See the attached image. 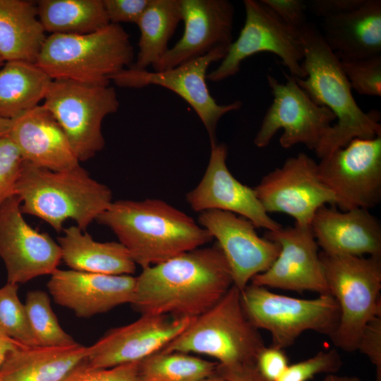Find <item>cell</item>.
I'll use <instances>...</instances> for the list:
<instances>
[{"label":"cell","instance_id":"cell-25","mask_svg":"<svg viewBox=\"0 0 381 381\" xmlns=\"http://www.w3.org/2000/svg\"><path fill=\"white\" fill-rule=\"evenodd\" d=\"M88 346L78 343L69 346H23L11 351L0 366L4 381H61L85 361Z\"/></svg>","mask_w":381,"mask_h":381},{"label":"cell","instance_id":"cell-38","mask_svg":"<svg viewBox=\"0 0 381 381\" xmlns=\"http://www.w3.org/2000/svg\"><path fill=\"white\" fill-rule=\"evenodd\" d=\"M150 0H103L104 6L111 24L137 23Z\"/></svg>","mask_w":381,"mask_h":381},{"label":"cell","instance_id":"cell-18","mask_svg":"<svg viewBox=\"0 0 381 381\" xmlns=\"http://www.w3.org/2000/svg\"><path fill=\"white\" fill-rule=\"evenodd\" d=\"M194 318L142 315L135 322L107 332L88 346L86 364L107 368L140 362L159 352L179 335Z\"/></svg>","mask_w":381,"mask_h":381},{"label":"cell","instance_id":"cell-16","mask_svg":"<svg viewBox=\"0 0 381 381\" xmlns=\"http://www.w3.org/2000/svg\"><path fill=\"white\" fill-rule=\"evenodd\" d=\"M264 237L277 242L280 251L270 267L255 276L251 284L267 289L329 294L318 246L310 226H282L277 231H267Z\"/></svg>","mask_w":381,"mask_h":381},{"label":"cell","instance_id":"cell-2","mask_svg":"<svg viewBox=\"0 0 381 381\" xmlns=\"http://www.w3.org/2000/svg\"><path fill=\"white\" fill-rule=\"evenodd\" d=\"M95 221L114 233L143 269L213 239L191 217L158 199L112 201Z\"/></svg>","mask_w":381,"mask_h":381},{"label":"cell","instance_id":"cell-44","mask_svg":"<svg viewBox=\"0 0 381 381\" xmlns=\"http://www.w3.org/2000/svg\"><path fill=\"white\" fill-rule=\"evenodd\" d=\"M25 346L0 332V366L13 351Z\"/></svg>","mask_w":381,"mask_h":381},{"label":"cell","instance_id":"cell-24","mask_svg":"<svg viewBox=\"0 0 381 381\" xmlns=\"http://www.w3.org/2000/svg\"><path fill=\"white\" fill-rule=\"evenodd\" d=\"M320 33L340 61L381 55V1L322 19Z\"/></svg>","mask_w":381,"mask_h":381},{"label":"cell","instance_id":"cell-21","mask_svg":"<svg viewBox=\"0 0 381 381\" xmlns=\"http://www.w3.org/2000/svg\"><path fill=\"white\" fill-rule=\"evenodd\" d=\"M135 280L132 275L56 269L47 287L56 303L72 310L78 317L90 318L131 303Z\"/></svg>","mask_w":381,"mask_h":381},{"label":"cell","instance_id":"cell-28","mask_svg":"<svg viewBox=\"0 0 381 381\" xmlns=\"http://www.w3.org/2000/svg\"><path fill=\"white\" fill-rule=\"evenodd\" d=\"M52 81L36 64L5 62L0 69V118L13 120L39 105Z\"/></svg>","mask_w":381,"mask_h":381},{"label":"cell","instance_id":"cell-48","mask_svg":"<svg viewBox=\"0 0 381 381\" xmlns=\"http://www.w3.org/2000/svg\"><path fill=\"white\" fill-rule=\"evenodd\" d=\"M4 63H5V61L3 60V59L0 56V67L2 66Z\"/></svg>","mask_w":381,"mask_h":381},{"label":"cell","instance_id":"cell-1","mask_svg":"<svg viewBox=\"0 0 381 381\" xmlns=\"http://www.w3.org/2000/svg\"><path fill=\"white\" fill-rule=\"evenodd\" d=\"M130 303L141 315L195 318L214 306L233 285L218 244L198 248L143 269Z\"/></svg>","mask_w":381,"mask_h":381},{"label":"cell","instance_id":"cell-4","mask_svg":"<svg viewBox=\"0 0 381 381\" xmlns=\"http://www.w3.org/2000/svg\"><path fill=\"white\" fill-rule=\"evenodd\" d=\"M16 195L23 214L37 217L55 231L72 219L83 231L105 210L112 200L106 185L92 179L80 164L53 171L23 161Z\"/></svg>","mask_w":381,"mask_h":381},{"label":"cell","instance_id":"cell-27","mask_svg":"<svg viewBox=\"0 0 381 381\" xmlns=\"http://www.w3.org/2000/svg\"><path fill=\"white\" fill-rule=\"evenodd\" d=\"M47 37L36 4L0 0V56L5 62L35 64Z\"/></svg>","mask_w":381,"mask_h":381},{"label":"cell","instance_id":"cell-45","mask_svg":"<svg viewBox=\"0 0 381 381\" xmlns=\"http://www.w3.org/2000/svg\"><path fill=\"white\" fill-rule=\"evenodd\" d=\"M320 381H362L357 377L339 376L334 374H327V375Z\"/></svg>","mask_w":381,"mask_h":381},{"label":"cell","instance_id":"cell-23","mask_svg":"<svg viewBox=\"0 0 381 381\" xmlns=\"http://www.w3.org/2000/svg\"><path fill=\"white\" fill-rule=\"evenodd\" d=\"M8 135L23 159L37 167L61 171L80 165L66 135L43 104L12 120Z\"/></svg>","mask_w":381,"mask_h":381},{"label":"cell","instance_id":"cell-22","mask_svg":"<svg viewBox=\"0 0 381 381\" xmlns=\"http://www.w3.org/2000/svg\"><path fill=\"white\" fill-rule=\"evenodd\" d=\"M318 246L328 255L381 256V224L369 210L322 206L310 223Z\"/></svg>","mask_w":381,"mask_h":381},{"label":"cell","instance_id":"cell-31","mask_svg":"<svg viewBox=\"0 0 381 381\" xmlns=\"http://www.w3.org/2000/svg\"><path fill=\"white\" fill-rule=\"evenodd\" d=\"M218 363L183 352H157L139 362L146 381H201L217 373Z\"/></svg>","mask_w":381,"mask_h":381},{"label":"cell","instance_id":"cell-39","mask_svg":"<svg viewBox=\"0 0 381 381\" xmlns=\"http://www.w3.org/2000/svg\"><path fill=\"white\" fill-rule=\"evenodd\" d=\"M285 24L300 31L308 23L306 1L303 0H260Z\"/></svg>","mask_w":381,"mask_h":381},{"label":"cell","instance_id":"cell-40","mask_svg":"<svg viewBox=\"0 0 381 381\" xmlns=\"http://www.w3.org/2000/svg\"><path fill=\"white\" fill-rule=\"evenodd\" d=\"M357 350L368 356L376 369L375 381H381V315L373 318L365 327Z\"/></svg>","mask_w":381,"mask_h":381},{"label":"cell","instance_id":"cell-37","mask_svg":"<svg viewBox=\"0 0 381 381\" xmlns=\"http://www.w3.org/2000/svg\"><path fill=\"white\" fill-rule=\"evenodd\" d=\"M86 360V359H85ZM61 381H146L140 374L139 362L97 368L85 361L73 369Z\"/></svg>","mask_w":381,"mask_h":381},{"label":"cell","instance_id":"cell-29","mask_svg":"<svg viewBox=\"0 0 381 381\" xmlns=\"http://www.w3.org/2000/svg\"><path fill=\"white\" fill-rule=\"evenodd\" d=\"M181 20V0H150L136 23L138 52L131 66L146 70L157 64L169 49V42Z\"/></svg>","mask_w":381,"mask_h":381},{"label":"cell","instance_id":"cell-19","mask_svg":"<svg viewBox=\"0 0 381 381\" xmlns=\"http://www.w3.org/2000/svg\"><path fill=\"white\" fill-rule=\"evenodd\" d=\"M211 152L205 174L198 186L186 194L195 212L217 210L243 217L256 228L274 231L282 226L272 219L258 200L253 188L238 181L226 165L225 143H210Z\"/></svg>","mask_w":381,"mask_h":381},{"label":"cell","instance_id":"cell-10","mask_svg":"<svg viewBox=\"0 0 381 381\" xmlns=\"http://www.w3.org/2000/svg\"><path fill=\"white\" fill-rule=\"evenodd\" d=\"M246 20L236 41L229 46L219 66L207 75V80L218 83L236 75L241 63L260 52L277 55L291 75L304 78L301 67L304 46L300 32L285 24L261 1L244 0Z\"/></svg>","mask_w":381,"mask_h":381},{"label":"cell","instance_id":"cell-8","mask_svg":"<svg viewBox=\"0 0 381 381\" xmlns=\"http://www.w3.org/2000/svg\"><path fill=\"white\" fill-rule=\"evenodd\" d=\"M242 308L257 328L268 331L272 346L284 349L306 331H314L330 338L339 324L340 311L330 294L311 299L294 298L272 292L248 284L240 291Z\"/></svg>","mask_w":381,"mask_h":381},{"label":"cell","instance_id":"cell-12","mask_svg":"<svg viewBox=\"0 0 381 381\" xmlns=\"http://www.w3.org/2000/svg\"><path fill=\"white\" fill-rule=\"evenodd\" d=\"M318 169L340 210L375 207L381 201V135L353 139L321 158Z\"/></svg>","mask_w":381,"mask_h":381},{"label":"cell","instance_id":"cell-14","mask_svg":"<svg viewBox=\"0 0 381 381\" xmlns=\"http://www.w3.org/2000/svg\"><path fill=\"white\" fill-rule=\"evenodd\" d=\"M253 189L268 214H286L301 226H310L322 206L336 203L334 194L320 179L318 163L304 152L286 159Z\"/></svg>","mask_w":381,"mask_h":381},{"label":"cell","instance_id":"cell-20","mask_svg":"<svg viewBox=\"0 0 381 381\" xmlns=\"http://www.w3.org/2000/svg\"><path fill=\"white\" fill-rule=\"evenodd\" d=\"M184 30L181 39L152 68H173L233 42L234 8L228 0H181Z\"/></svg>","mask_w":381,"mask_h":381},{"label":"cell","instance_id":"cell-11","mask_svg":"<svg viewBox=\"0 0 381 381\" xmlns=\"http://www.w3.org/2000/svg\"><path fill=\"white\" fill-rule=\"evenodd\" d=\"M284 74L285 83L267 75L274 99L255 136L254 144L258 147L267 146L276 133L283 129L279 138L283 148L303 144L315 151L336 117L329 109L317 104L298 85L295 77Z\"/></svg>","mask_w":381,"mask_h":381},{"label":"cell","instance_id":"cell-35","mask_svg":"<svg viewBox=\"0 0 381 381\" xmlns=\"http://www.w3.org/2000/svg\"><path fill=\"white\" fill-rule=\"evenodd\" d=\"M341 366V360L335 349L319 351L306 360L289 365L277 381H308L319 373L334 374Z\"/></svg>","mask_w":381,"mask_h":381},{"label":"cell","instance_id":"cell-47","mask_svg":"<svg viewBox=\"0 0 381 381\" xmlns=\"http://www.w3.org/2000/svg\"><path fill=\"white\" fill-rule=\"evenodd\" d=\"M201 381H227V380L217 372L216 375Z\"/></svg>","mask_w":381,"mask_h":381},{"label":"cell","instance_id":"cell-32","mask_svg":"<svg viewBox=\"0 0 381 381\" xmlns=\"http://www.w3.org/2000/svg\"><path fill=\"white\" fill-rule=\"evenodd\" d=\"M24 305L37 346L63 347L76 343L60 326L46 292L29 291Z\"/></svg>","mask_w":381,"mask_h":381},{"label":"cell","instance_id":"cell-33","mask_svg":"<svg viewBox=\"0 0 381 381\" xmlns=\"http://www.w3.org/2000/svg\"><path fill=\"white\" fill-rule=\"evenodd\" d=\"M18 285L7 282L0 288V332L28 346H36L25 305L18 296Z\"/></svg>","mask_w":381,"mask_h":381},{"label":"cell","instance_id":"cell-3","mask_svg":"<svg viewBox=\"0 0 381 381\" xmlns=\"http://www.w3.org/2000/svg\"><path fill=\"white\" fill-rule=\"evenodd\" d=\"M299 32L304 46L301 67L306 77L295 78L296 80L317 104L329 109L337 119L315 151L317 156L321 159L354 138L380 135L378 111L366 113L359 107L340 60L327 46L320 30L308 22Z\"/></svg>","mask_w":381,"mask_h":381},{"label":"cell","instance_id":"cell-41","mask_svg":"<svg viewBox=\"0 0 381 381\" xmlns=\"http://www.w3.org/2000/svg\"><path fill=\"white\" fill-rule=\"evenodd\" d=\"M255 365L260 373L267 381H277L289 364L284 350L271 346H265L260 352Z\"/></svg>","mask_w":381,"mask_h":381},{"label":"cell","instance_id":"cell-13","mask_svg":"<svg viewBox=\"0 0 381 381\" xmlns=\"http://www.w3.org/2000/svg\"><path fill=\"white\" fill-rule=\"evenodd\" d=\"M227 51L226 48H218L203 56L162 71H148L129 66L114 75L111 81L121 87L158 85L170 90L193 109L207 131L210 143H217L216 130L220 119L242 107L239 100L218 104L207 87L208 68L212 63L222 60Z\"/></svg>","mask_w":381,"mask_h":381},{"label":"cell","instance_id":"cell-17","mask_svg":"<svg viewBox=\"0 0 381 381\" xmlns=\"http://www.w3.org/2000/svg\"><path fill=\"white\" fill-rule=\"evenodd\" d=\"M198 224L217 240L229 266L233 284L240 291L277 258L280 246L260 237L248 219L232 212L211 210L200 213Z\"/></svg>","mask_w":381,"mask_h":381},{"label":"cell","instance_id":"cell-6","mask_svg":"<svg viewBox=\"0 0 381 381\" xmlns=\"http://www.w3.org/2000/svg\"><path fill=\"white\" fill-rule=\"evenodd\" d=\"M265 346L258 329L243 312L240 290L233 284L214 306L194 318L159 351L202 354L214 358L221 367L233 368L255 365Z\"/></svg>","mask_w":381,"mask_h":381},{"label":"cell","instance_id":"cell-42","mask_svg":"<svg viewBox=\"0 0 381 381\" xmlns=\"http://www.w3.org/2000/svg\"><path fill=\"white\" fill-rule=\"evenodd\" d=\"M365 0H308L307 11L322 19L353 11Z\"/></svg>","mask_w":381,"mask_h":381},{"label":"cell","instance_id":"cell-30","mask_svg":"<svg viewBox=\"0 0 381 381\" xmlns=\"http://www.w3.org/2000/svg\"><path fill=\"white\" fill-rule=\"evenodd\" d=\"M36 6L39 20L50 35L87 34L110 24L103 0H40Z\"/></svg>","mask_w":381,"mask_h":381},{"label":"cell","instance_id":"cell-7","mask_svg":"<svg viewBox=\"0 0 381 381\" xmlns=\"http://www.w3.org/2000/svg\"><path fill=\"white\" fill-rule=\"evenodd\" d=\"M329 291L339 308L331 337L345 351L357 350L367 325L381 315V256L334 255L320 253Z\"/></svg>","mask_w":381,"mask_h":381},{"label":"cell","instance_id":"cell-9","mask_svg":"<svg viewBox=\"0 0 381 381\" xmlns=\"http://www.w3.org/2000/svg\"><path fill=\"white\" fill-rule=\"evenodd\" d=\"M42 104L63 129L80 162L104 148L102 123L118 111L119 101L109 85L52 80Z\"/></svg>","mask_w":381,"mask_h":381},{"label":"cell","instance_id":"cell-46","mask_svg":"<svg viewBox=\"0 0 381 381\" xmlns=\"http://www.w3.org/2000/svg\"><path fill=\"white\" fill-rule=\"evenodd\" d=\"M12 126V120L0 118V137L8 134Z\"/></svg>","mask_w":381,"mask_h":381},{"label":"cell","instance_id":"cell-49","mask_svg":"<svg viewBox=\"0 0 381 381\" xmlns=\"http://www.w3.org/2000/svg\"><path fill=\"white\" fill-rule=\"evenodd\" d=\"M0 381H4V380H3L2 379L0 378Z\"/></svg>","mask_w":381,"mask_h":381},{"label":"cell","instance_id":"cell-15","mask_svg":"<svg viewBox=\"0 0 381 381\" xmlns=\"http://www.w3.org/2000/svg\"><path fill=\"white\" fill-rule=\"evenodd\" d=\"M17 195L0 206V258L7 282L19 284L52 274L61 261L59 245L46 233L27 223Z\"/></svg>","mask_w":381,"mask_h":381},{"label":"cell","instance_id":"cell-26","mask_svg":"<svg viewBox=\"0 0 381 381\" xmlns=\"http://www.w3.org/2000/svg\"><path fill=\"white\" fill-rule=\"evenodd\" d=\"M58 244L61 260L71 270L111 275H131L136 264L128 250L116 241L99 242L77 226L63 229Z\"/></svg>","mask_w":381,"mask_h":381},{"label":"cell","instance_id":"cell-34","mask_svg":"<svg viewBox=\"0 0 381 381\" xmlns=\"http://www.w3.org/2000/svg\"><path fill=\"white\" fill-rule=\"evenodd\" d=\"M340 61L351 88L360 95L380 97L381 55Z\"/></svg>","mask_w":381,"mask_h":381},{"label":"cell","instance_id":"cell-5","mask_svg":"<svg viewBox=\"0 0 381 381\" xmlns=\"http://www.w3.org/2000/svg\"><path fill=\"white\" fill-rule=\"evenodd\" d=\"M133 59L128 33L110 23L87 34L49 35L35 64L52 80L109 85Z\"/></svg>","mask_w":381,"mask_h":381},{"label":"cell","instance_id":"cell-36","mask_svg":"<svg viewBox=\"0 0 381 381\" xmlns=\"http://www.w3.org/2000/svg\"><path fill=\"white\" fill-rule=\"evenodd\" d=\"M23 158L8 135L0 137V206L16 195Z\"/></svg>","mask_w":381,"mask_h":381},{"label":"cell","instance_id":"cell-43","mask_svg":"<svg viewBox=\"0 0 381 381\" xmlns=\"http://www.w3.org/2000/svg\"><path fill=\"white\" fill-rule=\"evenodd\" d=\"M217 372L227 381H267L260 373L256 365L226 368L218 364Z\"/></svg>","mask_w":381,"mask_h":381}]
</instances>
